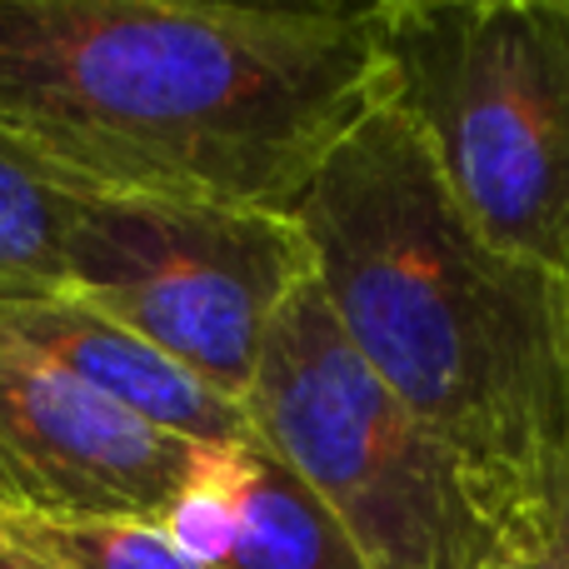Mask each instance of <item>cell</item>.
Instances as JSON below:
<instances>
[{"label": "cell", "instance_id": "6da1fadb", "mask_svg": "<svg viewBox=\"0 0 569 569\" xmlns=\"http://www.w3.org/2000/svg\"><path fill=\"white\" fill-rule=\"evenodd\" d=\"M375 110L370 6L0 0V126L90 190L290 216Z\"/></svg>", "mask_w": 569, "mask_h": 569}, {"label": "cell", "instance_id": "7a4b0ae2", "mask_svg": "<svg viewBox=\"0 0 569 569\" xmlns=\"http://www.w3.org/2000/svg\"><path fill=\"white\" fill-rule=\"evenodd\" d=\"M290 216L355 355L460 460L520 555L560 550L569 284L490 246L395 110L325 160Z\"/></svg>", "mask_w": 569, "mask_h": 569}, {"label": "cell", "instance_id": "3957f363", "mask_svg": "<svg viewBox=\"0 0 569 569\" xmlns=\"http://www.w3.org/2000/svg\"><path fill=\"white\" fill-rule=\"evenodd\" d=\"M385 110L490 246L569 284V0L370 6Z\"/></svg>", "mask_w": 569, "mask_h": 569}, {"label": "cell", "instance_id": "277c9868", "mask_svg": "<svg viewBox=\"0 0 569 569\" xmlns=\"http://www.w3.org/2000/svg\"><path fill=\"white\" fill-rule=\"evenodd\" d=\"M256 440L340 520L365 569H500L525 560L450 450L385 390L305 280L246 390Z\"/></svg>", "mask_w": 569, "mask_h": 569}, {"label": "cell", "instance_id": "5b68a950", "mask_svg": "<svg viewBox=\"0 0 569 569\" xmlns=\"http://www.w3.org/2000/svg\"><path fill=\"white\" fill-rule=\"evenodd\" d=\"M315 280L295 216L86 190L66 230V295L246 405L280 305Z\"/></svg>", "mask_w": 569, "mask_h": 569}, {"label": "cell", "instance_id": "8992f818", "mask_svg": "<svg viewBox=\"0 0 569 569\" xmlns=\"http://www.w3.org/2000/svg\"><path fill=\"white\" fill-rule=\"evenodd\" d=\"M206 455L0 340V510L160 525Z\"/></svg>", "mask_w": 569, "mask_h": 569}, {"label": "cell", "instance_id": "52a82bcc", "mask_svg": "<svg viewBox=\"0 0 569 569\" xmlns=\"http://www.w3.org/2000/svg\"><path fill=\"white\" fill-rule=\"evenodd\" d=\"M0 340L80 380L86 390L126 405L140 420L206 445V450H230V445L256 440L240 400L210 390L200 375L160 355L150 340L130 335L126 325L106 320L70 295L0 305Z\"/></svg>", "mask_w": 569, "mask_h": 569}, {"label": "cell", "instance_id": "ba28073f", "mask_svg": "<svg viewBox=\"0 0 569 569\" xmlns=\"http://www.w3.org/2000/svg\"><path fill=\"white\" fill-rule=\"evenodd\" d=\"M220 480L230 535L216 569H365L340 520L260 440L220 450Z\"/></svg>", "mask_w": 569, "mask_h": 569}, {"label": "cell", "instance_id": "9c48e42d", "mask_svg": "<svg viewBox=\"0 0 569 569\" xmlns=\"http://www.w3.org/2000/svg\"><path fill=\"white\" fill-rule=\"evenodd\" d=\"M86 190L0 126V305L66 295V230Z\"/></svg>", "mask_w": 569, "mask_h": 569}, {"label": "cell", "instance_id": "30bf717a", "mask_svg": "<svg viewBox=\"0 0 569 569\" xmlns=\"http://www.w3.org/2000/svg\"><path fill=\"white\" fill-rule=\"evenodd\" d=\"M0 535L50 569H200L160 525L140 520H50L0 510Z\"/></svg>", "mask_w": 569, "mask_h": 569}, {"label": "cell", "instance_id": "8fae6325", "mask_svg": "<svg viewBox=\"0 0 569 569\" xmlns=\"http://www.w3.org/2000/svg\"><path fill=\"white\" fill-rule=\"evenodd\" d=\"M500 569H569V550L560 545V550H545V555H525V560H510Z\"/></svg>", "mask_w": 569, "mask_h": 569}, {"label": "cell", "instance_id": "7c38bea8", "mask_svg": "<svg viewBox=\"0 0 569 569\" xmlns=\"http://www.w3.org/2000/svg\"><path fill=\"white\" fill-rule=\"evenodd\" d=\"M0 569H50V565H40L36 555H26L20 545H10L6 535H0Z\"/></svg>", "mask_w": 569, "mask_h": 569}, {"label": "cell", "instance_id": "4fadbf2b", "mask_svg": "<svg viewBox=\"0 0 569 569\" xmlns=\"http://www.w3.org/2000/svg\"><path fill=\"white\" fill-rule=\"evenodd\" d=\"M565 550H569V460H565Z\"/></svg>", "mask_w": 569, "mask_h": 569}]
</instances>
